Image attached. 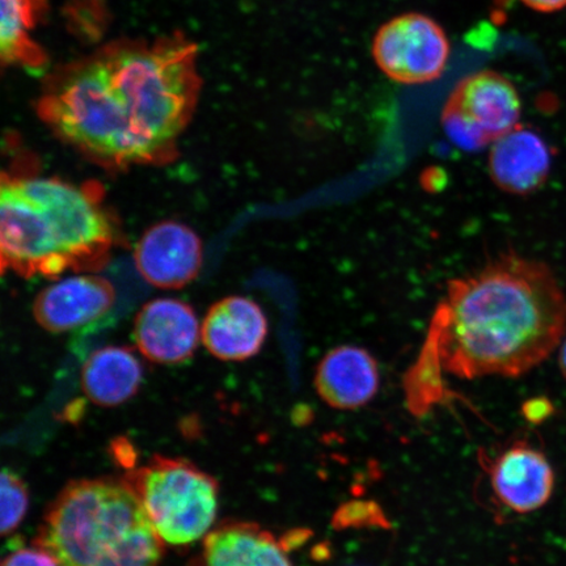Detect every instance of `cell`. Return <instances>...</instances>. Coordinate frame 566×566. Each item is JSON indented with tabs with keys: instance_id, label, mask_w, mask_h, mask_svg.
<instances>
[{
	"instance_id": "7",
	"label": "cell",
	"mask_w": 566,
	"mask_h": 566,
	"mask_svg": "<svg viewBox=\"0 0 566 566\" xmlns=\"http://www.w3.org/2000/svg\"><path fill=\"white\" fill-rule=\"evenodd\" d=\"M522 102L506 76L484 70L452 90L441 113L446 136L464 151L476 153L520 125Z\"/></svg>"
},
{
	"instance_id": "19",
	"label": "cell",
	"mask_w": 566,
	"mask_h": 566,
	"mask_svg": "<svg viewBox=\"0 0 566 566\" xmlns=\"http://www.w3.org/2000/svg\"><path fill=\"white\" fill-rule=\"evenodd\" d=\"M30 505V492L17 472L4 469L2 473V534L9 536L15 531Z\"/></svg>"
},
{
	"instance_id": "10",
	"label": "cell",
	"mask_w": 566,
	"mask_h": 566,
	"mask_svg": "<svg viewBox=\"0 0 566 566\" xmlns=\"http://www.w3.org/2000/svg\"><path fill=\"white\" fill-rule=\"evenodd\" d=\"M202 242L188 226L163 221L140 237L134 263L140 277L150 285L176 290L192 282L202 265Z\"/></svg>"
},
{
	"instance_id": "12",
	"label": "cell",
	"mask_w": 566,
	"mask_h": 566,
	"mask_svg": "<svg viewBox=\"0 0 566 566\" xmlns=\"http://www.w3.org/2000/svg\"><path fill=\"white\" fill-rule=\"evenodd\" d=\"M133 338L148 360L180 365L193 357L201 338V325L186 302L159 298L145 304L134 321Z\"/></svg>"
},
{
	"instance_id": "1",
	"label": "cell",
	"mask_w": 566,
	"mask_h": 566,
	"mask_svg": "<svg viewBox=\"0 0 566 566\" xmlns=\"http://www.w3.org/2000/svg\"><path fill=\"white\" fill-rule=\"evenodd\" d=\"M566 331V296L552 269L501 254L449 282L423 348L459 379L518 378L546 360Z\"/></svg>"
},
{
	"instance_id": "11",
	"label": "cell",
	"mask_w": 566,
	"mask_h": 566,
	"mask_svg": "<svg viewBox=\"0 0 566 566\" xmlns=\"http://www.w3.org/2000/svg\"><path fill=\"white\" fill-rule=\"evenodd\" d=\"M115 286L96 274H77L46 286L33 303V316L51 334L82 329L115 306Z\"/></svg>"
},
{
	"instance_id": "5",
	"label": "cell",
	"mask_w": 566,
	"mask_h": 566,
	"mask_svg": "<svg viewBox=\"0 0 566 566\" xmlns=\"http://www.w3.org/2000/svg\"><path fill=\"white\" fill-rule=\"evenodd\" d=\"M35 111L55 137L95 165L113 171L144 166L95 54L49 76Z\"/></svg>"
},
{
	"instance_id": "3",
	"label": "cell",
	"mask_w": 566,
	"mask_h": 566,
	"mask_svg": "<svg viewBox=\"0 0 566 566\" xmlns=\"http://www.w3.org/2000/svg\"><path fill=\"white\" fill-rule=\"evenodd\" d=\"M95 55L144 166L174 160L200 97L198 46L175 33L153 42H113Z\"/></svg>"
},
{
	"instance_id": "16",
	"label": "cell",
	"mask_w": 566,
	"mask_h": 566,
	"mask_svg": "<svg viewBox=\"0 0 566 566\" xmlns=\"http://www.w3.org/2000/svg\"><path fill=\"white\" fill-rule=\"evenodd\" d=\"M289 546L256 523H223L205 537V566H293Z\"/></svg>"
},
{
	"instance_id": "6",
	"label": "cell",
	"mask_w": 566,
	"mask_h": 566,
	"mask_svg": "<svg viewBox=\"0 0 566 566\" xmlns=\"http://www.w3.org/2000/svg\"><path fill=\"white\" fill-rule=\"evenodd\" d=\"M123 480L169 546L184 547L200 541L217 518V480L188 460L155 455Z\"/></svg>"
},
{
	"instance_id": "14",
	"label": "cell",
	"mask_w": 566,
	"mask_h": 566,
	"mask_svg": "<svg viewBox=\"0 0 566 566\" xmlns=\"http://www.w3.org/2000/svg\"><path fill=\"white\" fill-rule=\"evenodd\" d=\"M314 384L318 398L329 408H364L379 391V365L369 350L339 345L317 364Z\"/></svg>"
},
{
	"instance_id": "9",
	"label": "cell",
	"mask_w": 566,
	"mask_h": 566,
	"mask_svg": "<svg viewBox=\"0 0 566 566\" xmlns=\"http://www.w3.org/2000/svg\"><path fill=\"white\" fill-rule=\"evenodd\" d=\"M492 491L501 505L516 514L539 511L555 490V471L543 451L527 441L514 442L494 458L481 455Z\"/></svg>"
},
{
	"instance_id": "23",
	"label": "cell",
	"mask_w": 566,
	"mask_h": 566,
	"mask_svg": "<svg viewBox=\"0 0 566 566\" xmlns=\"http://www.w3.org/2000/svg\"><path fill=\"white\" fill-rule=\"evenodd\" d=\"M558 364H560V369L566 380V339L562 346L560 354H558Z\"/></svg>"
},
{
	"instance_id": "15",
	"label": "cell",
	"mask_w": 566,
	"mask_h": 566,
	"mask_svg": "<svg viewBox=\"0 0 566 566\" xmlns=\"http://www.w3.org/2000/svg\"><path fill=\"white\" fill-rule=\"evenodd\" d=\"M551 167L546 139L527 126H515L490 147L488 169L494 186L505 193H535L546 184Z\"/></svg>"
},
{
	"instance_id": "4",
	"label": "cell",
	"mask_w": 566,
	"mask_h": 566,
	"mask_svg": "<svg viewBox=\"0 0 566 566\" xmlns=\"http://www.w3.org/2000/svg\"><path fill=\"white\" fill-rule=\"evenodd\" d=\"M61 566H159L165 542L124 480L83 479L63 488L34 541Z\"/></svg>"
},
{
	"instance_id": "17",
	"label": "cell",
	"mask_w": 566,
	"mask_h": 566,
	"mask_svg": "<svg viewBox=\"0 0 566 566\" xmlns=\"http://www.w3.org/2000/svg\"><path fill=\"white\" fill-rule=\"evenodd\" d=\"M144 379L140 360L125 346H105L84 360L82 389L97 407L124 405L137 395Z\"/></svg>"
},
{
	"instance_id": "20",
	"label": "cell",
	"mask_w": 566,
	"mask_h": 566,
	"mask_svg": "<svg viewBox=\"0 0 566 566\" xmlns=\"http://www.w3.org/2000/svg\"><path fill=\"white\" fill-rule=\"evenodd\" d=\"M2 566H61L51 552L35 546L32 548L19 547L4 558Z\"/></svg>"
},
{
	"instance_id": "18",
	"label": "cell",
	"mask_w": 566,
	"mask_h": 566,
	"mask_svg": "<svg viewBox=\"0 0 566 566\" xmlns=\"http://www.w3.org/2000/svg\"><path fill=\"white\" fill-rule=\"evenodd\" d=\"M0 55L3 65L21 66L31 71L44 70L48 56L31 38L45 0H0Z\"/></svg>"
},
{
	"instance_id": "21",
	"label": "cell",
	"mask_w": 566,
	"mask_h": 566,
	"mask_svg": "<svg viewBox=\"0 0 566 566\" xmlns=\"http://www.w3.org/2000/svg\"><path fill=\"white\" fill-rule=\"evenodd\" d=\"M528 9L539 12L560 11L566 7V0H522Z\"/></svg>"
},
{
	"instance_id": "13",
	"label": "cell",
	"mask_w": 566,
	"mask_h": 566,
	"mask_svg": "<svg viewBox=\"0 0 566 566\" xmlns=\"http://www.w3.org/2000/svg\"><path fill=\"white\" fill-rule=\"evenodd\" d=\"M268 331V318L260 304L247 296L232 295L212 304L201 325V339L212 357L240 363L263 349Z\"/></svg>"
},
{
	"instance_id": "8",
	"label": "cell",
	"mask_w": 566,
	"mask_h": 566,
	"mask_svg": "<svg viewBox=\"0 0 566 566\" xmlns=\"http://www.w3.org/2000/svg\"><path fill=\"white\" fill-rule=\"evenodd\" d=\"M371 54L388 80L419 86L440 80L448 67L451 46L448 34L434 19L408 12L379 28Z\"/></svg>"
},
{
	"instance_id": "22",
	"label": "cell",
	"mask_w": 566,
	"mask_h": 566,
	"mask_svg": "<svg viewBox=\"0 0 566 566\" xmlns=\"http://www.w3.org/2000/svg\"><path fill=\"white\" fill-rule=\"evenodd\" d=\"M547 405V401L542 400L528 401L525 405V416L530 421L537 422L547 417L548 410H551Z\"/></svg>"
},
{
	"instance_id": "2",
	"label": "cell",
	"mask_w": 566,
	"mask_h": 566,
	"mask_svg": "<svg viewBox=\"0 0 566 566\" xmlns=\"http://www.w3.org/2000/svg\"><path fill=\"white\" fill-rule=\"evenodd\" d=\"M115 219L96 182L59 177L3 175L0 187L2 271L20 277L56 279L94 273L117 244Z\"/></svg>"
}]
</instances>
